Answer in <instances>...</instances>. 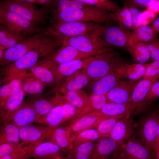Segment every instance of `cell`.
Here are the masks:
<instances>
[{
  "label": "cell",
  "instance_id": "6",
  "mask_svg": "<svg viewBox=\"0 0 159 159\" xmlns=\"http://www.w3.org/2000/svg\"><path fill=\"white\" fill-rule=\"evenodd\" d=\"M62 44L72 46L80 51L97 56L113 51L99 36L86 34L72 37L59 36Z\"/></svg>",
  "mask_w": 159,
  "mask_h": 159
},
{
  "label": "cell",
  "instance_id": "21",
  "mask_svg": "<svg viewBox=\"0 0 159 159\" xmlns=\"http://www.w3.org/2000/svg\"><path fill=\"white\" fill-rule=\"evenodd\" d=\"M31 69L33 76L46 85H55L56 87V77L50 61L44 59Z\"/></svg>",
  "mask_w": 159,
  "mask_h": 159
},
{
  "label": "cell",
  "instance_id": "54",
  "mask_svg": "<svg viewBox=\"0 0 159 159\" xmlns=\"http://www.w3.org/2000/svg\"><path fill=\"white\" fill-rule=\"evenodd\" d=\"M109 159H132L123 150L120 149L114 153Z\"/></svg>",
  "mask_w": 159,
  "mask_h": 159
},
{
  "label": "cell",
  "instance_id": "35",
  "mask_svg": "<svg viewBox=\"0 0 159 159\" xmlns=\"http://www.w3.org/2000/svg\"><path fill=\"white\" fill-rule=\"evenodd\" d=\"M131 33L130 40L147 44L156 39V35L149 26H141Z\"/></svg>",
  "mask_w": 159,
  "mask_h": 159
},
{
  "label": "cell",
  "instance_id": "33",
  "mask_svg": "<svg viewBox=\"0 0 159 159\" xmlns=\"http://www.w3.org/2000/svg\"><path fill=\"white\" fill-rule=\"evenodd\" d=\"M1 122L2 124L0 126V144L20 143L19 135V128L8 122Z\"/></svg>",
  "mask_w": 159,
  "mask_h": 159
},
{
  "label": "cell",
  "instance_id": "59",
  "mask_svg": "<svg viewBox=\"0 0 159 159\" xmlns=\"http://www.w3.org/2000/svg\"><path fill=\"white\" fill-rule=\"evenodd\" d=\"M61 159H74V158L70 155L68 154L65 157H63Z\"/></svg>",
  "mask_w": 159,
  "mask_h": 159
},
{
  "label": "cell",
  "instance_id": "60",
  "mask_svg": "<svg viewBox=\"0 0 159 159\" xmlns=\"http://www.w3.org/2000/svg\"><path fill=\"white\" fill-rule=\"evenodd\" d=\"M2 18L1 11V9L0 7V24L2 23Z\"/></svg>",
  "mask_w": 159,
  "mask_h": 159
},
{
  "label": "cell",
  "instance_id": "43",
  "mask_svg": "<svg viewBox=\"0 0 159 159\" xmlns=\"http://www.w3.org/2000/svg\"><path fill=\"white\" fill-rule=\"evenodd\" d=\"M123 117L106 116L101 120L96 128L101 137H108L116 123Z\"/></svg>",
  "mask_w": 159,
  "mask_h": 159
},
{
  "label": "cell",
  "instance_id": "49",
  "mask_svg": "<svg viewBox=\"0 0 159 159\" xmlns=\"http://www.w3.org/2000/svg\"><path fill=\"white\" fill-rule=\"evenodd\" d=\"M24 145L19 143H5L0 144V158L8 155Z\"/></svg>",
  "mask_w": 159,
  "mask_h": 159
},
{
  "label": "cell",
  "instance_id": "57",
  "mask_svg": "<svg viewBox=\"0 0 159 159\" xmlns=\"http://www.w3.org/2000/svg\"><path fill=\"white\" fill-rule=\"evenodd\" d=\"M153 32L156 35L159 32V17L155 19L149 26Z\"/></svg>",
  "mask_w": 159,
  "mask_h": 159
},
{
  "label": "cell",
  "instance_id": "44",
  "mask_svg": "<svg viewBox=\"0 0 159 159\" xmlns=\"http://www.w3.org/2000/svg\"><path fill=\"white\" fill-rule=\"evenodd\" d=\"M81 1L85 3L95 6L100 9L111 13L116 12L121 8L117 2L109 0H81Z\"/></svg>",
  "mask_w": 159,
  "mask_h": 159
},
{
  "label": "cell",
  "instance_id": "41",
  "mask_svg": "<svg viewBox=\"0 0 159 159\" xmlns=\"http://www.w3.org/2000/svg\"><path fill=\"white\" fill-rule=\"evenodd\" d=\"M101 138L100 135L96 129L92 128L84 130L78 133L72 138V148L82 143L96 141Z\"/></svg>",
  "mask_w": 159,
  "mask_h": 159
},
{
  "label": "cell",
  "instance_id": "40",
  "mask_svg": "<svg viewBox=\"0 0 159 159\" xmlns=\"http://www.w3.org/2000/svg\"><path fill=\"white\" fill-rule=\"evenodd\" d=\"M63 94L66 101L78 110L85 105L89 96L85 91L81 89L68 91Z\"/></svg>",
  "mask_w": 159,
  "mask_h": 159
},
{
  "label": "cell",
  "instance_id": "50",
  "mask_svg": "<svg viewBox=\"0 0 159 159\" xmlns=\"http://www.w3.org/2000/svg\"><path fill=\"white\" fill-rule=\"evenodd\" d=\"M159 74V61L145 63V69L143 77H153Z\"/></svg>",
  "mask_w": 159,
  "mask_h": 159
},
{
  "label": "cell",
  "instance_id": "36",
  "mask_svg": "<svg viewBox=\"0 0 159 159\" xmlns=\"http://www.w3.org/2000/svg\"><path fill=\"white\" fill-rule=\"evenodd\" d=\"M25 37L13 33L4 24H0V46L4 50L20 42Z\"/></svg>",
  "mask_w": 159,
  "mask_h": 159
},
{
  "label": "cell",
  "instance_id": "30",
  "mask_svg": "<svg viewBox=\"0 0 159 159\" xmlns=\"http://www.w3.org/2000/svg\"><path fill=\"white\" fill-rule=\"evenodd\" d=\"M126 48L132 60L136 63L145 64L150 58L147 44L129 40Z\"/></svg>",
  "mask_w": 159,
  "mask_h": 159
},
{
  "label": "cell",
  "instance_id": "58",
  "mask_svg": "<svg viewBox=\"0 0 159 159\" xmlns=\"http://www.w3.org/2000/svg\"><path fill=\"white\" fill-rule=\"evenodd\" d=\"M5 50L3 48L0 46V62L3 59Z\"/></svg>",
  "mask_w": 159,
  "mask_h": 159
},
{
  "label": "cell",
  "instance_id": "46",
  "mask_svg": "<svg viewBox=\"0 0 159 159\" xmlns=\"http://www.w3.org/2000/svg\"><path fill=\"white\" fill-rule=\"evenodd\" d=\"M56 9H81L88 7L90 5L85 3L81 0H59L54 1Z\"/></svg>",
  "mask_w": 159,
  "mask_h": 159
},
{
  "label": "cell",
  "instance_id": "15",
  "mask_svg": "<svg viewBox=\"0 0 159 159\" xmlns=\"http://www.w3.org/2000/svg\"><path fill=\"white\" fill-rule=\"evenodd\" d=\"M106 116L96 111L83 115L70 122L68 126L70 130L72 140L74 137L80 132L96 128L100 121Z\"/></svg>",
  "mask_w": 159,
  "mask_h": 159
},
{
  "label": "cell",
  "instance_id": "34",
  "mask_svg": "<svg viewBox=\"0 0 159 159\" xmlns=\"http://www.w3.org/2000/svg\"><path fill=\"white\" fill-rule=\"evenodd\" d=\"M110 16L113 21L117 22L119 26L124 30L127 31H129V29L133 30L132 21L130 11L124 4L117 11L111 13Z\"/></svg>",
  "mask_w": 159,
  "mask_h": 159
},
{
  "label": "cell",
  "instance_id": "32",
  "mask_svg": "<svg viewBox=\"0 0 159 159\" xmlns=\"http://www.w3.org/2000/svg\"><path fill=\"white\" fill-rule=\"evenodd\" d=\"M25 74L9 79V82L0 87V106L11 95L22 89V79Z\"/></svg>",
  "mask_w": 159,
  "mask_h": 159
},
{
  "label": "cell",
  "instance_id": "62",
  "mask_svg": "<svg viewBox=\"0 0 159 159\" xmlns=\"http://www.w3.org/2000/svg\"><path fill=\"white\" fill-rule=\"evenodd\" d=\"M25 159H35L33 158L29 157L27 158H26Z\"/></svg>",
  "mask_w": 159,
  "mask_h": 159
},
{
  "label": "cell",
  "instance_id": "8",
  "mask_svg": "<svg viewBox=\"0 0 159 159\" xmlns=\"http://www.w3.org/2000/svg\"><path fill=\"white\" fill-rule=\"evenodd\" d=\"M1 8L2 18L1 24L16 35L26 37L44 29L40 25L31 22L16 14Z\"/></svg>",
  "mask_w": 159,
  "mask_h": 159
},
{
  "label": "cell",
  "instance_id": "12",
  "mask_svg": "<svg viewBox=\"0 0 159 159\" xmlns=\"http://www.w3.org/2000/svg\"><path fill=\"white\" fill-rule=\"evenodd\" d=\"M10 122L18 128L35 123H39L38 116L28 102H23L16 110L2 121Z\"/></svg>",
  "mask_w": 159,
  "mask_h": 159
},
{
  "label": "cell",
  "instance_id": "26",
  "mask_svg": "<svg viewBox=\"0 0 159 159\" xmlns=\"http://www.w3.org/2000/svg\"><path fill=\"white\" fill-rule=\"evenodd\" d=\"M135 109V107L131 102H108L97 111L101 115L107 116H124L130 115Z\"/></svg>",
  "mask_w": 159,
  "mask_h": 159
},
{
  "label": "cell",
  "instance_id": "47",
  "mask_svg": "<svg viewBox=\"0 0 159 159\" xmlns=\"http://www.w3.org/2000/svg\"><path fill=\"white\" fill-rule=\"evenodd\" d=\"M38 144H31L28 145L23 146L0 159H25L29 157L31 150Z\"/></svg>",
  "mask_w": 159,
  "mask_h": 159
},
{
  "label": "cell",
  "instance_id": "16",
  "mask_svg": "<svg viewBox=\"0 0 159 159\" xmlns=\"http://www.w3.org/2000/svg\"><path fill=\"white\" fill-rule=\"evenodd\" d=\"M95 56L90 54L81 52L70 45L62 44L54 54L44 59L49 60L56 65L72 60Z\"/></svg>",
  "mask_w": 159,
  "mask_h": 159
},
{
  "label": "cell",
  "instance_id": "10",
  "mask_svg": "<svg viewBox=\"0 0 159 159\" xmlns=\"http://www.w3.org/2000/svg\"><path fill=\"white\" fill-rule=\"evenodd\" d=\"M93 34L99 36L110 47L126 48L131 33L119 26L109 24L102 25Z\"/></svg>",
  "mask_w": 159,
  "mask_h": 159
},
{
  "label": "cell",
  "instance_id": "39",
  "mask_svg": "<svg viewBox=\"0 0 159 159\" xmlns=\"http://www.w3.org/2000/svg\"><path fill=\"white\" fill-rule=\"evenodd\" d=\"M159 97V81H157L152 87L142 101L137 106L133 113L135 115L141 113Z\"/></svg>",
  "mask_w": 159,
  "mask_h": 159
},
{
  "label": "cell",
  "instance_id": "45",
  "mask_svg": "<svg viewBox=\"0 0 159 159\" xmlns=\"http://www.w3.org/2000/svg\"><path fill=\"white\" fill-rule=\"evenodd\" d=\"M58 103L62 106L64 113V116L62 124L71 121L76 115L78 109L72 105L65 100L63 96H56Z\"/></svg>",
  "mask_w": 159,
  "mask_h": 159
},
{
  "label": "cell",
  "instance_id": "28",
  "mask_svg": "<svg viewBox=\"0 0 159 159\" xmlns=\"http://www.w3.org/2000/svg\"><path fill=\"white\" fill-rule=\"evenodd\" d=\"M64 116L63 108L58 102L45 115L43 124H46L48 128V138L62 124Z\"/></svg>",
  "mask_w": 159,
  "mask_h": 159
},
{
  "label": "cell",
  "instance_id": "51",
  "mask_svg": "<svg viewBox=\"0 0 159 159\" xmlns=\"http://www.w3.org/2000/svg\"><path fill=\"white\" fill-rule=\"evenodd\" d=\"M149 50L150 58L154 61H159V42L157 39L147 44Z\"/></svg>",
  "mask_w": 159,
  "mask_h": 159
},
{
  "label": "cell",
  "instance_id": "52",
  "mask_svg": "<svg viewBox=\"0 0 159 159\" xmlns=\"http://www.w3.org/2000/svg\"><path fill=\"white\" fill-rule=\"evenodd\" d=\"M157 14L145 10L141 12V26L148 25L153 22L155 19Z\"/></svg>",
  "mask_w": 159,
  "mask_h": 159
},
{
  "label": "cell",
  "instance_id": "3",
  "mask_svg": "<svg viewBox=\"0 0 159 159\" xmlns=\"http://www.w3.org/2000/svg\"><path fill=\"white\" fill-rule=\"evenodd\" d=\"M110 13L90 5L87 7L81 9H56L53 10L52 21H93L107 24L113 21Z\"/></svg>",
  "mask_w": 159,
  "mask_h": 159
},
{
  "label": "cell",
  "instance_id": "14",
  "mask_svg": "<svg viewBox=\"0 0 159 159\" xmlns=\"http://www.w3.org/2000/svg\"><path fill=\"white\" fill-rule=\"evenodd\" d=\"M96 56L73 60L58 65H56L52 62L57 79L56 87H59L64 78L85 68Z\"/></svg>",
  "mask_w": 159,
  "mask_h": 159
},
{
  "label": "cell",
  "instance_id": "55",
  "mask_svg": "<svg viewBox=\"0 0 159 159\" xmlns=\"http://www.w3.org/2000/svg\"><path fill=\"white\" fill-rule=\"evenodd\" d=\"M145 10L158 14L159 12V1L155 0L153 3L149 5Z\"/></svg>",
  "mask_w": 159,
  "mask_h": 159
},
{
  "label": "cell",
  "instance_id": "7",
  "mask_svg": "<svg viewBox=\"0 0 159 159\" xmlns=\"http://www.w3.org/2000/svg\"><path fill=\"white\" fill-rule=\"evenodd\" d=\"M3 9L18 14L23 18L40 25L48 18L46 10L24 0H4L0 1Z\"/></svg>",
  "mask_w": 159,
  "mask_h": 159
},
{
  "label": "cell",
  "instance_id": "4",
  "mask_svg": "<svg viewBox=\"0 0 159 159\" xmlns=\"http://www.w3.org/2000/svg\"><path fill=\"white\" fill-rule=\"evenodd\" d=\"M56 36L49 28L25 37L20 42L5 50L0 65L5 66L14 62L32 49L52 39Z\"/></svg>",
  "mask_w": 159,
  "mask_h": 159
},
{
  "label": "cell",
  "instance_id": "1",
  "mask_svg": "<svg viewBox=\"0 0 159 159\" xmlns=\"http://www.w3.org/2000/svg\"><path fill=\"white\" fill-rule=\"evenodd\" d=\"M62 45L60 39L56 36L52 39L34 48L18 59L4 66L1 69V72L5 76L4 79L7 80L23 74L24 71L34 67L40 58H46L51 56Z\"/></svg>",
  "mask_w": 159,
  "mask_h": 159
},
{
  "label": "cell",
  "instance_id": "17",
  "mask_svg": "<svg viewBox=\"0 0 159 159\" xmlns=\"http://www.w3.org/2000/svg\"><path fill=\"white\" fill-rule=\"evenodd\" d=\"M135 130V125L130 115L124 116L116 123L108 137L124 143L133 136Z\"/></svg>",
  "mask_w": 159,
  "mask_h": 159
},
{
  "label": "cell",
  "instance_id": "38",
  "mask_svg": "<svg viewBox=\"0 0 159 159\" xmlns=\"http://www.w3.org/2000/svg\"><path fill=\"white\" fill-rule=\"evenodd\" d=\"M45 86L43 83L34 76L32 78H26L25 80L22 78V89L25 94L29 95H41L44 92Z\"/></svg>",
  "mask_w": 159,
  "mask_h": 159
},
{
  "label": "cell",
  "instance_id": "42",
  "mask_svg": "<svg viewBox=\"0 0 159 159\" xmlns=\"http://www.w3.org/2000/svg\"><path fill=\"white\" fill-rule=\"evenodd\" d=\"M145 69V63H126L125 65L124 78L127 80H138L143 77Z\"/></svg>",
  "mask_w": 159,
  "mask_h": 159
},
{
  "label": "cell",
  "instance_id": "48",
  "mask_svg": "<svg viewBox=\"0 0 159 159\" xmlns=\"http://www.w3.org/2000/svg\"><path fill=\"white\" fill-rule=\"evenodd\" d=\"M123 4L127 6L130 11L132 21V30L133 31L137 28L141 26V12L137 8L128 2L127 0L124 1Z\"/></svg>",
  "mask_w": 159,
  "mask_h": 159
},
{
  "label": "cell",
  "instance_id": "9",
  "mask_svg": "<svg viewBox=\"0 0 159 159\" xmlns=\"http://www.w3.org/2000/svg\"><path fill=\"white\" fill-rule=\"evenodd\" d=\"M102 25L100 23L93 21H52L49 28L58 35L69 37L93 34Z\"/></svg>",
  "mask_w": 159,
  "mask_h": 159
},
{
  "label": "cell",
  "instance_id": "53",
  "mask_svg": "<svg viewBox=\"0 0 159 159\" xmlns=\"http://www.w3.org/2000/svg\"><path fill=\"white\" fill-rule=\"evenodd\" d=\"M136 8H147L148 6L154 2L155 0H127Z\"/></svg>",
  "mask_w": 159,
  "mask_h": 159
},
{
  "label": "cell",
  "instance_id": "20",
  "mask_svg": "<svg viewBox=\"0 0 159 159\" xmlns=\"http://www.w3.org/2000/svg\"><path fill=\"white\" fill-rule=\"evenodd\" d=\"M138 80L123 81L106 94L108 102L124 103L128 102Z\"/></svg>",
  "mask_w": 159,
  "mask_h": 159
},
{
  "label": "cell",
  "instance_id": "13",
  "mask_svg": "<svg viewBox=\"0 0 159 159\" xmlns=\"http://www.w3.org/2000/svg\"><path fill=\"white\" fill-rule=\"evenodd\" d=\"M48 128L47 126L31 124L19 128L20 142L24 145L39 144L45 138H48Z\"/></svg>",
  "mask_w": 159,
  "mask_h": 159
},
{
  "label": "cell",
  "instance_id": "61",
  "mask_svg": "<svg viewBox=\"0 0 159 159\" xmlns=\"http://www.w3.org/2000/svg\"><path fill=\"white\" fill-rule=\"evenodd\" d=\"M3 82V80H1L0 79V87L1 86V84Z\"/></svg>",
  "mask_w": 159,
  "mask_h": 159
},
{
  "label": "cell",
  "instance_id": "23",
  "mask_svg": "<svg viewBox=\"0 0 159 159\" xmlns=\"http://www.w3.org/2000/svg\"><path fill=\"white\" fill-rule=\"evenodd\" d=\"M90 82L83 69L67 77L59 86V90L64 94L68 91L81 89Z\"/></svg>",
  "mask_w": 159,
  "mask_h": 159
},
{
  "label": "cell",
  "instance_id": "5",
  "mask_svg": "<svg viewBox=\"0 0 159 159\" xmlns=\"http://www.w3.org/2000/svg\"><path fill=\"white\" fill-rule=\"evenodd\" d=\"M126 63L118 52L113 50L96 56L83 70L92 82Z\"/></svg>",
  "mask_w": 159,
  "mask_h": 159
},
{
  "label": "cell",
  "instance_id": "31",
  "mask_svg": "<svg viewBox=\"0 0 159 159\" xmlns=\"http://www.w3.org/2000/svg\"><path fill=\"white\" fill-rule=\"evenodd\" d=\"M49 138V141L56 144L63 151L68 152L72 148L70 130L68 125L58 127Z\"/></svg>",
  "mask_w": 159,
  "mask_h": 159
},
{
  "label": "cell",
  "instance_id": "29",
  "mask_svg": "<svg viewBox=\"0 0 159 159\" xmlns=\"http://www.w3.org/2000/svg\"><path fill=\"white\" fill-rule=\"evenodd\" d=\"M25 95V93L21 89L9 97L0 106V122L2 121L20 106L23 102Z\"/></svg>",
  "mask_w": 159,
  "mask_h": 159
},
{
  "label": "cell",
  "instance_id": "19",
  "mask_svg": "<svg viewBox=\"0 0 159 159\" xmlns=\"http://www.w3.org/2000/svg\"><path fill=\"white\" fill-rule=\"evenodd\" d=\"M123 143L109 137H101L95 141L91 159H109Z\"/></svg>",
  "mask_w": 159,
  "mask_h": 159
},
{
  "label": "cell",
  "instance_id": "24",
  "mask_svg": "<svg viewBox=\"0 0 159 159\" xmlns=\"http://www.w3.org/2000/svg\"><path fill=\"white\" fill-rule=\"evenodd\" d=\"M33 107L38 119L39 123L43 124L44 117L58 103L56 97L49 98L42 96L34 97L27 102Z\"/></svg>",
  "mask_w": 159,
  "mask_h": 159
},
{
  "label": "cell",
  "instance_id": "27",
  "mask_svg": "<svg viewBox=\"0 0 159 159\" xmlns=\"http://www.w3.org/2000/svg\"><path fill=\"white\" fill-rule=\"evenodd\" d=\"M108 102L106 95L91 93L85 105L78 110L72 120L87 114L100 110Z\"/></svg>",
  "mask_w": 159,
  "mask_h": 159
},
{
  "label": "cell",
  "instance_id": "22",
  "mask_svg": "<svg viewBox=\"0 0 159 159\" xmlns=\"http://www.w3.org/2000/svg\"><path fill=\"white\" fill-rule=\"evenodd\" d=\"M120 149L132 159H154L149 150L134 136L123 143Z\"/></svg>",
  "mask_w": 159,
  "mask_h": 159
},
{
  "label": "cell",
  "instance_id": "11",
  "mask_svg": "<svg viewBox=\"0 0 159 159\" xmlns=\"http://www.w3.org/2000/svg\"><path fill=\"white\" fill-rule=\"evenodd\" d=\"M126 64L92 82L91 93L106 95L123 81L124 79L125 65Z\"/></svg>",
  "mask_w": 159,
  "mask_h": 159
},
{
  "label": "cell",
  "instance_id": "25",
  "mask_svg": "<svg viewBox=\"0 0 159 159\" xmlns=\"http://www.w3.org/2000/svg\"><path fill=\"white\" fill-rule=\"evenodd\" d=\"M159 74L155 76L143 78L135 86L128 102H131L135 107L142 101L154 84L157 81Z\"/></svg>",
  "mask_w": 159,
  "mask_h": 159
},
{
  "label": "cell",
  "instance_id": "37",
  "mask_svg": "<svg viewBox=\"0 0 159 159\" xmlns=\"http://www.w3.org/2000/svg\"><path fill=\"white\" fill-rule=\"evenodd\" d=\"M95 141L82 143L72 148L67 152L74 159H91Z\"/></svg>",
  "mask_w": 159,
  "mask_h": 159
},
{
  "label": "cell",
  "instance_id": "2",
  "mask_svg": "<svg viewBox=\"0 0 159 159\" xmlns=\"http://www.w3.org/2000/svg\"><path fill=\"white\" fill-rule=\"evenodd\" d=\"M135 137L150 151L154 159H159V111L153 110L140 120Z\"/></svg>",
  "mask_w": 159,
  "mask_h": 159
},
{
  "label": "cell",
  "instance_id": "56",
  "mask_svg": "<svg viewBox=\"0 0 159 159\" xmlns=\"http://www.w3.org/2000/svg\"><path fill=\"white\" fill-rule=\"evenodd\" d=\"M25 1L45 6H49L53 4L54 0H24Z\"/></svg>",
  "mask_w": 159,
  "mask_h": 159
},
{
  "label": "cell",
  "instance_id": "18",
  "mask_svg": "<svg viewBox=\"0 0 159 159\" xmlns=\"http://www.w3.org/2000/svg\"><path fill=\"white\" fill-rule=\"evenodd\" d=\"M63 151L57 145L50 141L42 142L31 150L29 157L35 159H61Z\"/></svg>",
  "mask_w": 159,
  "mask_h": 159
}]
</instances>
